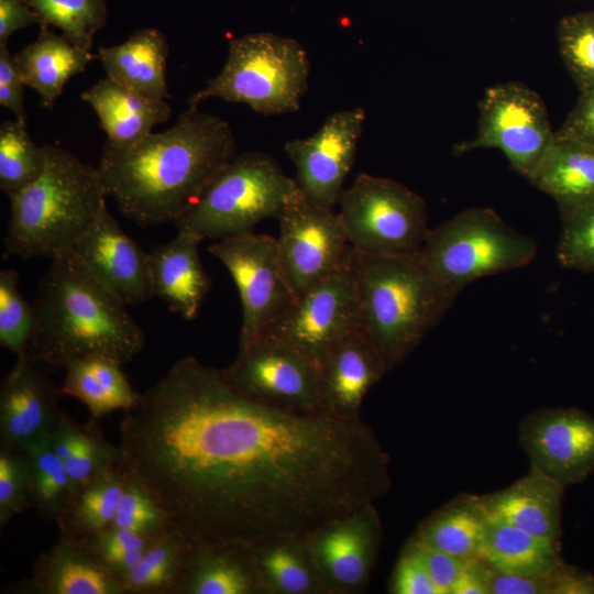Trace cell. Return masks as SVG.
Returning <instances> with one entry per match:
<instances>
[{
    "label": "cell",
    "instance_id": "cell-38",
    "mask_svg": "<svg viewBox=\"0 0 594 594\" xmlns=\"http://www.w3.org/2000/svg\"><path fill=\"white\" fill-rule=\"evenodd\" d=\"M488 594H594V576L563 564L541 575H515L493 570L481 560Z\"/></svg>",
    "mask_w": 594,
    "mask_h": 594
},
{
    "label": "cell",
    "instance_id": "cell-21",
    "mask_svg": "<svg viewBox=\"0 0 594 594\" xmlns=\"http://www.w3.org/2000/svg\"><path fill=\"white\" fill-rule=\"evenodd\" d=\"M25 594H124L121 582L91 553L81 538L59 532L35 560L31 575L12 587Z\"/></svg>",
    "mask_w": 594,
    "mask_h": 594
},
{
    "label": "cell",
    "instance_id": "cell-49",
    "mask_svg": "<svg viewBox=\"0 0 594 594\" xmlns=\"http://www.w3.org/2000/svg\"><path fill=\"white\" fill-rule=\"evenodd\" d=\"M556 135L594 144V89L582 94Z\"/></svg>",
    "mask_w": 594,
    "mask_h": 594
},
{
    "label": "cell",
    "instance_id": "cell-7",
    "mask_svg": "<svg viewBox=\"0 0 594 594\" xmlns=\"http://www.w3.org/2000/svg\"><path fill=\"white\" fill-rule=\"evenodd\" d=\"M298 190L274 157L261 152L234 155L212 178L198 201L174 224L205 240L252 232L277 218Z\"/></svg>",
    "mask_w": 594,
    "mask_h": 594
},
{
    "label": "cell",
    "instance_id": "cell-3",
    "mask_svg": "<svg viewBox=\"0 0 594 594\" xmlns=\"http://www.w3.org/2000/svg\"><path fill=\"white\" fill-rule=\"evenodd\" d=\"M127 306L74 251L52 258L38 282L35 326L25 354L54 370L94 354L130 362L143 350L145 337Z\"/></svg>",
    "mask_w": 594,
    "mask_h": 594
},
{
    "label": "cell",
    "instance_id": "cell-48",
    "mask_svg": "<svg viewBox=\"0 0 594 594\" xmlns=\"http://www.w3.org/2000/svg\"><path fill=\"white\" fill-rule=\"evenodd\" d=\"M24 87L14 56L7 45H0V106L11 111L15 119L26 122Z\"/></svg>",
    "mask_w": 594,
    "mask_h": 594
},
{
    "label": "cell",
    "instance_id": "cell-9",
    "mask_svg": "<svg viewBox=\"0 0 594 594\" xmlns=\"http://www.w3.org/2000/svg\"><path fill=\"white\" fill-rule=\"evenodd\" d=\"M339 205L349 244L363 254H417L430 230L422 197L389 178L360 174Z\"/></svg>",
    "mask_w": 594,
    "mask_h": 594
},
{
    "label": "cell",
    "instance_id": "cell-36",
    "mask_svg": "<svg viewBox=\"0 0 594 594\" xmlns=\"http://www.w3.org/2000/svg\"><path fill=\"white\" fill-rule=\"evenodd\" d=\"M46 165L44 145L30 136L26 122L13 119L0 125V188L11 196L36 180Z\"/></svg>",
    "mask_w": 594,
    "mask_h": 594
},
{
    "label": "cell",
    "instance_id": "cell-44",
    "mask_svg": "<svg viewBox=\"0 0 594 594\" xmlns=\"http://www.w3.org/2000/svg\"><path fill=\"white\" fill-rule=\"evenodd\" d=\"M557 257L566 268L594 273V206L562 221Z\"/></svg>",
    "mask_w": 594,
    "mask_h": 594
},
{
    "label": "cell",
    "instance_id": "cell-46",
    "mask_svg": "<svg viewBox=\"0 0 594 594\" xmlns=\"http://www.w3.org/2000/svg\"><path fill=\"white\" fill-rule=\"evenodd\" d=\"M394 594H439L414 544L404 547L389 581Z\"/></svg>",
    "mask_w": 594,
    "mask_h": 594
},
{
    "label": "cell",
    "instance_id": "cell-45",
    "mask_svg": "<svg viewBox=\"0 0 594 594\" xmlns=\"http://www.w3.org/2000/svg\"><path fill=\"white\" fill-rule=\"evenodd\" d=\"M31 508L24 452L0 448V527Z\"/></svg>",
    "mask_w": 594,
    "mask_h": 594
},
{
    "label": "cell",
    "instance_id": "cell-50",
    "mask_svg": "<svg viewBox=\"0 0 594 594\" xmlns=\"http://www.w3.org/2000/svg\"><path fill=\"white\" fill-rule=\"evenodd\" d=\"M40 24L37 14L24 0H0V45H7L16 31Z\"/></svg>",
    "mask_w": 594,
    "mask_h": 594
},
{
    "label": "cell",
    "instance_id": "cell-8",
    "mask_svg": "<svg viewBox=\"0 0 594 594\" xmlns=\"http://www.w3.org/2000/svg\"><path fill=\"white\" fill-rule=\"evenodd\" d=\"M537 248L535 239L513 229L492 208L472 207L430 229L417 254L457 297L480 278L529 264Z\"/></svg>",
    "mask_w": 594,
    "mask_h": 594
},
{
    "label": "cell",
    "instance_id": "cell-27",
    "mask_svg": "<svg viewBox=\"0 0 594 594\" xmlns=\"http://www.w3.org/2000/svg\"><path fill=\"white\" fill-rule=\"evenodd\" d=\"M178 594H266L250 547L191 546Z\"/></svg>",
    "mask_w": 594,
    "mask_h": 594
},
{
    "label": "cell",
    "instance_id": "cell-18",
    "mask_svg": "<svg viewBox=\"0 0 594 594\" xmlns=\"http://www.w3.org/2000/svg\"><path fill=\"white\" fill-rule=\"evenodd\" d=\"M61 395L42 366L18 355L0 386V448L24 452L46 439L63 415Z\"/></svg>",
    "mask_w": 594,
    "mask_h": 594
},
{
    "label": "cell",
    "instance_id": "cell-23",
    "mask_svg": "<svg viewBox=\"0 0 594 594\" xmlns=\"http://www.w3.org/2000/svg\"><path fill=\"white\" fill-rule=\"evenodd\" d=\"M564 490L530 466L512 485L475 499L486 515L560 544Z\"/></svg>",
    "mask_w": 594,
    "mask_h": 594
},
{
    "label": "cell",
    "instance_id": "cell-34",
    "mask_svg": "<svg viewBox=\"0 0 594 594\" xmlns=\"http://www.w3.org/2000/svg\"><path fill=\"white\" fill-rule=\"evenodd\" d=\"M193 543L174 527L121 580L124 594H178Z\"/></svg>",
    "mask_w": 594,
    "mask_h": 594
},
{
    "label": "cell",
    "instance_id": "cell-28",
    "mask_svg": "<svg viewBox=\"0 0 594 594\" xmlns=\"http://www.w3.org/2000/svg\"><path fill=\"white\" fill-rule=\"evenodd\" d=\"M25 86L36 91L41 106L52 109L66 82L86 70L96 57L46 25H41L37 37L14 55Z\"/></svg>",
    "mask_w": 594,
    "mask_h": 594
},
{
    "label": "cell",
    "instance_id": "cell-11",
    "mask_svg": "<svg viewBox=\"0 0 594 594\" xmlns=\"http://www.w3.org/2000/svg\"><path fill=\"white\" fill-rule=\"evenodd\" d=\"M209 253L230 273L239 292V349L265 334L295 301L277 255L276 238L252 232L217 240Z\"/></svg>",
    "mask_w": 594,
    "mask_h": 594
},
{
    "label": "cell",
    "instance_id": "cell-31",
    "mask_svg": "<svg viewBox=\"0 0 594 594\" xmlns=\"http://www.w3.org/2000/svg\"><path fill=\"white\" fill-rule=\"evenodd\" d=\"M266 594H328L305 537H280L250 547Z\"/></svg>",
    "mask_w": 594,
    "mask_h": 594
},
{
    "label": "cell",
    "instance_id": "cell-4",
    "mask_svg": "<svg viewBox=\"0 0 594 594\" xmlns=\"http://www.w3.org/2000/svg\"><path fill=\"white\" fill-rule=\"evenodd\" d=\"M350 256L360 300V332L391 371L440 322L455 296L418 254L369 255L351 246Z\"/></svg>",
    "mask_w": 594,
    "mask_h": 594
},
{
    "label": "cell",
    "instance_id": "cell-42",
    "mask_svg": "<svg viewBox=\"0 0 594 594\" xmlns=\"http://www.w3.org/2000/svg\"><path fill=\"white\" fill-rule=\"evenodd\" d=\"M81 539L96 559L121 582L156 538L109 526Z\"/></svg>",
    "mask_w": 594,
    "mask_h": 594
},
{
    "label": "cell",
    "instance_id": "cell-2",
    "mask_svg": "<svg viewBox=\"0 0 594 594\" xmlns=\"http://www.w3.org/2000/svg\"><path fill=\"white\" fill-rule=\"evenodd\" d=\"M234 155L230 124L188 107L170 128L131 148L103 146L97 166L120 212L147 227L175 223Z\"/></svg>",
    "mask_w": 594,
    "mask_h": 594
},
{
    "label": "cell",
    "instance_id": "cell-15",
    "mask_svg": "<svg viewBox=\"0 0 594 594\" xmlns=\"http://www.w3.org/2000/svg\"><path fill=\"white\" fill-rule=\"evenodd\" d=\"M365 117L362 108L339 110L310 136L284 145L296 168L297 187L311 204L328 209L339 204Z\"/></svg>",
    "mask_w": 594,
    "mask_h": 594
},
{
    "label": "cell",
    "instance_id": "cell-30",
    "mask_svg": "<svg viewBox=\"0 0 594 594\" xmlns=\"http://www.w3.org/2000/svg\"><path fill=\"white\" fill-rule=\"evenodd\" d=\"M121 365L101 354L74 360L64 369L62 394L81 402L94 418L114 410L128 411L138 404L141 394L133 389Z\"/></svg>",
    "mask_w": 594,
    "mask_h": 594
},
{
    "label": "cell",
    "instance_id": "cell-25",
    "mask_svg": "<svg viewBox=\"0 0 594 594\" xmlns=\"http://www.w3.org/2000/svg\"><path fill=\"white\" fill-rule=\"evenodd\" d=\"M558 205L562 221L594 206V144L556 135L527 178Z\"/></svg>",
    "mask_w": 594,
    "mask_h": 594
},
{
    "label": "cell",
    "instance_id": "cell-6",
    "mask_svg": "<svg viewBox=\"0 0 594 594\" xmlns=\"http://www.w3.org/2000/svg\"><path fill=\"white\" fill-rule=\"evenodd\" d=\"M310 63L294 38L270 32L232 38L220 73L188 97L190 108L210 98L244 103L264 116L297 111L307 90Z\"/></svg>",
    "mask_w": 594,
    "mask_h": 594
},
{
    "label": "cell",
    "instance_id": "cell-16",
    "mask_svg": "<svg viewBox=\"0 0 594 594\" xmlns=\"http://www.w3.org/2000/svg\"><path fill=\"white\" fill-rule=\"evenodd\" d=\"M382 524L374 504L330 520L307 536L328 594L362 592L376 564Z\"/></svg>",
    "mask_w": 594,
    "mask_h": 594
},
{
    "label": "cell",
    "instance_id": "cell-1",
    "mask_svg": "<svg viewBox=\"0 0 594 594\" xmlns=\"http://www.w3.org/2000/svg\"><path fill=\"white\" fill-rule=\"evenodd\" d=\"M119 447L194 544L307 538L391 487L389 457L361 419L258 403L193 356L125 411Z\"/></svg>",
    "mask_w": 594,
    "mask_h": 594
},
{
    "label": "cell",
    "instance_id": "cell-26",
    "mask_svg": "<svg viewBox=\"0 0 594 594\" xmlns=\"http://www.w3.org/2000/svg\"><path fill=\"white\" fill-rule=\"evenodd\" d=\"M168 43L157 29L132 33L124 42L98 48L97 58L108 77L147 98H170L166 81Z\"/></svg>",
    "mask_w": 594,
    "mask_h": 594
},
{
    "label": "cell",
    "instance_id": "cell-47",
    "mask_svg": "<svg viewBox=\"0 0 594 594\" xmlns=\"http://www.w3.org/2000/svg\"><path fill=\"white\" fill-rule=\"evenodd\" d=\"M409 541L414 544L439 594H452L461 574L473 560H463L448 554L413 538Z\"/></svg>",
    "mask_w": 594,
    "mask_h": 594
},
{
    "label": "cell",
    "instance_id": "cell-12",
    "mask_svg": "<svg viewBox=\"0 0 594 594\" xmlns=\"http://www.w3.org/2000/svg\"><path fill=\"white\" fill-rule=\"evenodd\" d=\"M219 371L232 388L258 403L294 413L324 414L317 365L271 334L240 348L235 360Z\"/></svg>",
    "mask_w": 594,
    "mask_h": 594
},
{
    "label": "cell",
    "instance_id": "cell-22",
    "mask_svg": "<svg viewBox=\"0 0 594 594\" xmlns=\"http://www.w3.org/2000/svg\"><path fill=\"white\" fill-rule=\"evenodd\" d=\"M201 239L178 231L170 241L148 252L152 297L165 301L185 320L198 316L211 282L199 255Z\"/></svg>",
    "mask_w": 594,
    "mask_h": 594
},
{
    "label": "cell",
    "instance_id": "cell-20",
    "mask_svg": "<svg viewBox=\"0 0 594 594\" xmlns=\"http://www.w3.org/2000/svg\"><path fill=\"white\" fill-rule=\"evenodd\" d=\"M386 372L381 355L360 330L348 334L317 364L322 411L341 419H360L366 394Z\"/></svg>",
    "mask_w": 594,
    "mask_h": 594
},
{
    "label": "cell",
    "instance_id": "cell-39",
    "mask_svg": "<svg viewBox=\"0 0 594 594\" xmlns=\"http://www.w3.org/2000/svg\"><path fill=\"white\" fill-rule=\"evenodd\" d=\"M110 526L157 538L173 528V522L160 496L129 472L119 508Z\"/></svg>",
    "mask_w": 594,
    "mask_h": 594
},
{
    "label": "cell",
    "instance_id": "cell-24",
    "mask_svg": "<svg viewBox=\"0 0 594 594\" xmlns=\"http://www.w3.org/2000/svg\"><path fill=\"white\" fill-rule=\"evenodd\" d=\"M80 98L96 112L107 135L105 146L112 150L135 146L172 113L165 100L147 98L108 76L81 91Z\"/></svg>",
    "mask_w": 594,
    "mask_h": 594
},
{
    "label": "cell",
    "instance_id": "cell-41",
    "mask_svg": "<svg viewBox=\"0 0 594 594\" xmlns=\"http://www.w3.org/2000/svg\"><path fill=\"white\" fill-rule=\"evenodd\" d=\"M35 314L19 287L14 270L0 271V344L15 356L25 354L33 336Z\"/></svg>",
    "mask_w": 594,
    "mask_h": 594
},
{
    "label": "cell",
    "instance_id": "cell-40",
    "mask_svg": "<svg viewBox=\"0 0 594 594\" xmlns=\"http://www.w3.org/2000/svg\"><path fill=\"white\" fill-rule=\"evenodd\" d=\"M561 57L582 94L594 89V10L564 16L558 26Z\"/></svg>",
    "mask_w": 594,
    "mask_h": 594
},
{
    "label": "cell",
    "instance_id": "cell-35",
    "mask_svg": "<svg viewBox=\"0 0 594 594\" xmlns=\"http://www.w3.org/2000/svg\"><path fill=\"white\" fill-rule=\"evenodd\" d=\"M24 454L30 505L42 518L56 522L74 494L65 462L53 452L47 439L36 442Z\"/></svg>",
    "mask_w": 594,
    "mask_h": 594
},
{
    "label": "cell",
    "instance_id": "cell-51",
    "mask_svg": "<svg viewBox=\"0 0 594 594\" xmlns=\"http://www.w3.org/2000/svg\"><path fill=\"white\" fill-rule=\"evenodd\" d=\"M81 431L82 425L63 413L46 439L53 452L65 462L75 451Z\"/></svg>",
    "mask_w": 594,
    "mask_h": 594
},
{
    "label": "cell",
    "instance_id": "cell-19",
    "mask_svg": "<svg viewBox=\"0 0 594 594\" xmlns=\"http://www.w3.org/2000/svg\"><path fill=\"white\" fill-rule=\"evenodd\" d=\"M73 251L125 305L152 298L148 252L123 231L107 206Z\"/></svg>",
    "mask_w": 594,
    "mask_h": 594
},
{
    "label": "cell",
    "instance_id": "cell-10",
    "mask_svg": "<svg viewBox=\"0 0 594 594\" xmlns=\"http://www.w3.org/2000/svg\"><path fill=\"white\" fill-rule=\"evenodd\" d=\"M553 138L539 95L521 82L509 81L485 90L475 138L455 144L453 153L497 148L517 173L528 178Z\"/></svg>",
    "mask_w": 594,
    "mask_h": 594
},
{
    "label": "cell",
    "instance_id": "cell-33",
    "mask_svg": "<svg viewBox=\"0 0 594 594\" xmlns=\"http://www.w3.org/2000/svg\"><path fill=\"white\" fill-rule=\"evenodd\" d=\"M129 471L123 460L74 493L56 521L59 532L88 537L109 527L119 508Z\"/></svg>",
    "mask_w": 594,
    "mask_h": 594
},
{
    "label": "cell",
    "instance_id": "cell-5",
    "mask_svg": "<svg viewBox=\"0 0 594 594\" xmlns=\"http://www.w3.org/2000/svg\"><path fill=\"white\" fill-rule=\"evenodd\" d=\"M41 176L10 199L6 255L55 258L73 251L107 206L98 166L55 145H44Z\"/></svg>",
    "mask_w": 594,
    "mask_h": 594
},
{
    "label": "cell",
    "instance_id": "cell-43",
    "mask_svg": "<svg viewBox=\"0 0 594 594\" xmlns=\"http://www.w3.org/2000/svg\"><path fill=\"white\" fill-rule=\"evenodd\" d=\"M121 461L122 453L119 446L109 443L92 421L82 425L80 440L73 454L65 461L73 492L76 493Z\"/></svg>",
    "mask_w": 594,
    "mask_h": 594
},
{
    "label": "cell",
    "instance_id": "cell-14",
    "mask_svg": "<svg viewBox=\"0 0 594 594\" xmlns=\"http://www.w3.org/2000/svg\"><path fill=\"white\" fill-rule=\"evenodd\" d=\"M277 255L295 298L328 276L350 244L340 213L308 201L298 190L277 216Z\"/></svg>",
    "mask_w": 594,
    "mask_h": 594
},
{
    "label": "cell",
    "instance_id": "cell-29",
    "mask_svg": "<svg viewBox=\"0 0 594 594\" xmlns=\"http://www.w3.org/2000/svg\"><path fill=\"white\" fill-rule=\"evenodd\" d=\"M480 560L495 571L527 576L551 573L564 564L560 544L488 515Z\"/></svg>",
    "mask_w": 594,
    "mask_h": 594
},
{
    "label": "cell",
    "instance_id": "cell-32",
    "mask_svg": "<svg viewBox=\"0 0 594 594\" xmlns=\"http://www.w3.org/2000/svg\"><path fill=\"white\" fill-rule=\"evenodd\" d=\"M485 524L484 510L475 496H470L432 514L420 524L411 538L463 560H477L481 557Z\"/></svg>",
    "mask_w": 594,
    "mask_h": 594
},
{
    "label": "cell",
    "instance_id": "cell-37",
    "mask_svg": "<svg viewBox=\"0 0 594 594\" xmlns=\"http://www.w3.org/2000/svg\"><path fill=\"white\" fill-rule=\"evenodd\" d=\"M40 25L54 26L72 44L91 51L96 33L107 22L106 0H24Z\"/></svg>",
    "mask_w": 594,
    "mask_h": 594
},
{
    "label": "cell",
    "instance_id": "cell-13",
    "mask_svg": "<svg viewBox=\"0 0 594 594\" xmlns=\"http://www.w3.org/2000/svg\"><path fill=\"white\" fill-rule=\"evenodd\" d=\"M350 254L351 245L342 262L298 296L265 334L292 345L317 365L341 339L360 330V300Z\"/></svg>",
    "mask_w": 594,
    "mask_h": 594
},
{
    "label": "cell",
    "instance_id": "cell-17",
    "mask_svg": "<svg viewBox=\"0 0 594 594\" xmlns=\"http://www.w3.org/2000/svg\"><path fill=\"white\" fill-rule=\"evenodd\" d=\"M519 442L530 466L563 486L594 471V418L578 408H546L521 421Z\"/></svg>",
    "mask_w": 594,
    "mask_h": 594
}]
</instances>
